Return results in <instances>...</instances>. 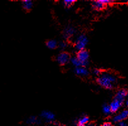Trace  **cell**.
Here are the masks:
<instances>
[{
  "mask_svg": "<svg viewBox=\"0 0 128 126\" xmlns=\"http://www.w3.org/2000/svg\"><path fill=\"white\" fill-rule=\"evenodd\" d=\"M41 117L47 122H53L55 120V115L50 111L44 110L42 111L40 114Z\"/></svg>",
  "mask_w": 128,
  "mask_h": 126,
  "instance_id": "10",
  "label": "cell"
},
{
  "mask_svg": "<svg viewBox=\"0 0 128 126\" xmlns=\"http://www.w3.org/2000/svg\"><path fill=\"white\" fill-rule=\"evenodd\" d=\"M102 112H103V113L105 115H106V116H109V115H110L111 114H112L110 108L109 106V104H105L104 105L102 106Z\"/></svg>",
  "mask_w": 128,
  "mask_h": 126,
  "instance_id": "17",
  "label": "cell"
},
{
  "mask_svg": "<svg viewBox=\"0 0 128 126\" xmlns=\"http://www.w3.org/2000/svg\"><path fill=\"white\" fill-rule=\"evenodd\" d=\"M76 29L72 26H66L63 30V37L66 39H70L75 35Z\"/></svg>",
  "mask_w": 128,
  "mask_h": 126,
  "instance_id": "9",
  "label": "cell"
},
{
  "mask_svg": "<svg viewBox=\"0 0 128 126\" xmlns=\"http://www.w3.org/2000/svg\"><path fill=\"white\" fill-rule=\"evenodd\" d=\"M86 126H96L95 125H94V124H88Z\"/></svg>",
  "mask_w": 128,
  "mask_h": 126,
  "instance_id": "24",
  "label": "cell"
},
{
  "mask_svg": "<svg viewBox=\"0 0 128 126\" xmlns=\"http://www.w3.org/2000/svg\"><path fill=\"white\" fill-rule=\"evenodd\" d=\"M70 62L73 65V66L75 68L80 67V66H82V63L80 62L79 60L78 59V58L76 57H73V58H71V59H70Z\"/></svg>",
  "mask_w": 128,
  "mask_h": 126,
  "instance_id": "15",
  "label": "cell"
},
{
  "mask_svg": "<svg viewBox=\"0 0 128 126\" xmlns=\"http://www.w3.org/2000/svg\"><path fill=\"white\" fill-rule=\"evenodd\" d=\"M26 122L30 125H36L39 123V120H38V118L36 116H31L28 118Z\"/></svg>",
  "mask_w": 128,
  "mask_h": 126,
  "instance_id": "16",
  "label": "cell"
},
{
  "mask_svg": "<svg viewBox=\"0 0 128 126\" xmlns=\"http://www.w3.org/2000/svg\"><path fill=\"white\" fill-rule=\"evenodd\" d=\"M123 105H124V103L123 102L114 98L112 101L110 102V104H109L112 114L117 113L120 110V108L122 107Z\"/></svg>",
  "mask_w": 128,
  "mask_h": 126,
  "instance_id": "8",
  "label": "cell"
},
{
  "mask_svg": "<svg viewBox=\"0 0 128 126\" xmlns=\"http://www.w3.org/2000/svg\"><path fill=\"white\" fill-rule=\"evenodd\" d=\"M88 43V38L86 35L80 34L76 37L74 41V47L78 51L84 50Z\"/></svg>",
  "mask_w": 128,
  "mask_h": 126,
  "instance_id": "2",
  "label": "cell"
},
{
  "mask_svg": "<svg viewBox=\"0 0 128 126\" xmlns=\"http://www.w3.org/2000/svg\"><path fill=\"white\" fill-rule=\"evenodd\" d=\"M22 8H24L25 10L29 11L33 7V2L30 0H26V1H23L22 2Z\"/></svg>",
  "mask_w": 128,
  "mask_h": 126,
  "instance_id": "14",
  "label": "cell"
},
{
  "mask_svg": "<svg viewBox=\"0 0 128 126\" xmlns=\"http://www.w3.org/2000/svg\"><path fill=\"white\" fill-rule=\"evenodd\" d=\"M128 118V108L121 110L120 112L118 113L114 116L113 121L116 123H119L122 121H125Z\"/></svg>",
  "mask_w": 128,
  "mask_h": 126,
  "instance_id": "6",
  "label": "cell"
},
{
  "mask_svg": "<svg viewBox=\"0 0 128 126\" xmlns=\"http://www.w3.org/2000/svg\"><path fill=\"white\" fill-rule=\"evenodd\" d=\"M118 126H127V123L125 121H122L118 123Z\"/></svg>",
  "mask_w": 128,
  "mask_h": 126,
  "instance_id": "22",
  "label": "cell"
},
{
  "mask_svg": "<svg viewBox=\"0 0 128 126\" xmlns=\"http://www.w3.org/2000/svg\"><path fill=\"white\" fill-rule=\"evenodd\" d=\"M125 104H126V105L127 107L128 108V96H127V97H126V99Z\"/></svg>",
  "mask_w": 128,
  "mask_h": 126,
  "instance_id": "23",
  "label": "cell"
},
{
  "mask_svg": "<svg viewBox=\"0 0 128 126\" xmlns=\"http://www.w3.org/2000/svg\"><path fill=\"white\" fill-rule=\"evenodd\" d=\"M71 56L66 52H61L56 58V60L61 66H64L70 62Z\"/></svg>",
  "mask_w": 128,
  "mask_h": 126,
  "instance_id": "4",
  "label": "cell"
},
{
  "mask_svg": "<svg viewBox=\"0 0 128 126\" xmlns=\"http://www.w3.org/2000/svg\"><path fill=\"white\" fill-rule=\"evenodd\" d=\"M58 47H60V49L64 50V49L67 48L68 44L66 43V42H65V41H61V42H60V43L58 44Z\"/></svg>",
  "mask_w": 128,
  "mask_h": 126,
  "instance_id": "19",
  "label": "cell"
},
{
  "mask_svg": "<svg viewBox=\"0 0 128 126\" xmlns=\"http://www.w3.org/2000/svg\"><path fill=\"white\" fill-rule=\"evenodd\" d=\"M74 73L77 76H82V77H85L89 74V70L86 67L84 66H80V67L75 68H74Z\"/></svg>",
  "mask_w": 128,
  "mask_h": 126,
  "instance_id": "11",
  "label": "cell"
},
{
  "mask_svg": "<svg viewBox=\"0 0 128 126\" xmlns=\"http://www.w3.org/2000/svg\"><path fill=\"white\" fill-rule=\"evenodd\" d=\"M74 3H75V1H64L63 2L64 6L67 8H70L73 6Z\"/></svg>",
  "mask_w": 128,
  "mask_h": 126,
  "instance_id": "18",
  "label": "cell"
},
{
  "mask_svg": "<svg viewBox=\"0 0 128 126\" xmlns=\"http://www.w3.org/2000/svg\"><path fill=\"white\" fill-rule=\"evenodd\" d=\"M46 47H48V49H51V50L56 49L57 47H58V43L56 40L54 39H50L48 40L46 42Z\"/></svg>",
  "mask_w": 128,
  "mask_h": 126,
  "instance_id": "13",
  "label": "cell"
},
{
  "mask_svg": "<svg viewBox=\"0 0 128 126\" xmlns=\"http://www.w3.org/2000/svg\"><path fill=\"white\" fill-rule=\"evenodd\" d=\"M102 126H113V125H112V124L111 123V122H104V123L102 125Z\"/></svg>",
  "mask_w": 128,
  "mask_h": 126,
  "instance_id": "21",
  "label": "cell"
},
{
  "mask_svg": "<svg viewBox=\"0 0 128 126\" xmlns=\"http://www.w3.org/2000/svg\"><path fill=\"white\" fill-rule=\"evenodd\" d=\"M101 72H102L101 70H99V69H97V68L94 69V71H93V73H94L95 76H97V77L99 76V75L100 74Z\"/></svg>",
  "mask_w": 128,
  "mask_h": 126,
  "instance_id": "20",
  "label": "cell"
},
{
  "mask_svg": "<svg viewBox=\"0 0 128 126\" xmlns=\"http://www.w3.org/2000/svg\"><path fill=\"white\" fill-rule=\"evenodd\" d=\"M115 2L114 1H108V0H99V1H95L93 2L92 3V8L95 10L96 11H101L104 9L107 5L110 4L114 3Z\"/></svg>",
  "mask_w": 128,
  "mask_h": 126,
  "instance_id": "5",
  "label": "cell"
},
{
  "mask_svg": "<svg viewBox=\"0 0 128 126\" xmlns=\"http://www.w3.org/2000/svg\"><path fill=\"white\" fill-rule=\"evenodd\" d=\"M128 90L126 89V88H120L116 92L114 98L116 99V100L125 104L126 99L127 96H128Z\"/></svg>",
  "mask_w": 128,
  "mask_h": 126,
  "instance_id": "7",
  "label": "cell"
},
{
  "mask_svg": "<svg viewBox=\"0 0 128 126\" xmlns=\"http://www.w3.org/2000/svg\"><path fill=\"white\" fill-rule=\"evenodd\" d=\"M89 120H90V118H89L88 116H86V115L81 116L76 122L77 126H86L89 124Z\"/></svg>",
  "mask_w": 128,
  "mask_h": 126,
  "instance_id": "12",
  "label": "cell"
},
{
  "mask_svg": "<svg viewBox=\"0 0 128 126\" xmlns=\"http://www.w3.org/2000/svg\"><path fill=\"white\" fill-rule=\"evenodd\" d=\"M97 83L102 88L106 90H112L116 84L118 79L115 74L107 71H103L96 79Z\"/></svg>",
  "mask_w": 128,
  "mask_h": 126,
  "instance_id": "1",
  "label": "cell"
},
{
  "mask_svg": "<svg viewBox=\"0 0 128 126\" xmlns=\"http://www.w3.org/2000/svg\"><path fill=\"white\" fill-rule=\"evenodd\" d=\"M76 57L78 58V60H79L80 61V62L82 63V66L86 67L87 65L88 64V60L89 58H90V55H89L88 52L86 49L78 51Z\"/></svg>",
  "mask_w": 128,
  "mask_h": 126,
  "instance_id": "3",
  "label": "cell"
}]
</instances>
